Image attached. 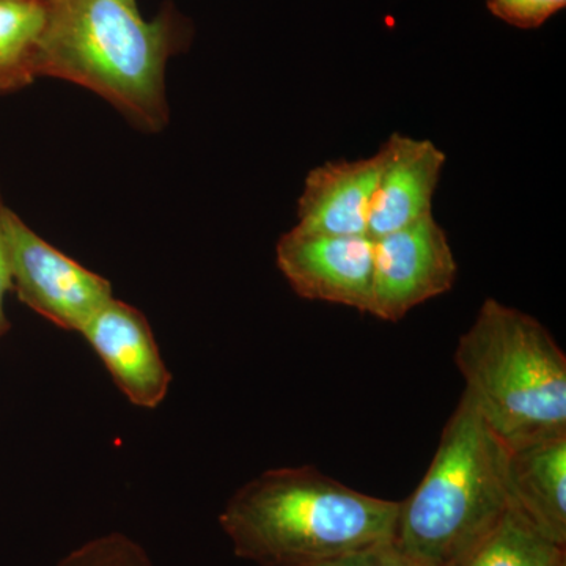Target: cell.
<instances>
[{
    "instance_id": "cell-7",
    "label": "cell",
    "mask_w": 566,
    "mask_h": 566,
    "mask_svg": "<svg viewBox=\"0 0 566 566\" xmlns=\"http://www.w3.org/2000/svg\"><path fill=\"white\" fill-rule=\"evenodd\" d=\"M275 260L303 300L370 311L375 241L368 234L329 237L292 229L279 240Z\"/></svg>"
},
{
    "instance_id": "cell-12",
    "label": "cell",
    "mask_w": 566,
    "mask_h": 566,
    "mask_svg": "<svg viewBox=\"0 0 566 566\" xmlns=\"http://www.w3.org/2000/svg\"><path fill=\"white\" fill-rule=\"evenodd\" d=\"M457 566H566V546L510 505L499 523Z\"/></svg>"
},
{
    "instance_id": "cell-4",
    "label": "cell",
    "mask_w": 566,
    "mask_h": 566,
    "mask_svg": "<svg viewBox=\"0 0 566 566\" xmlns=\"http://www.w3.org/2000/svg\"><path fill=\"white\" fill-rule=\"evenodd\" d=\"M455 363L464 392L506 446L566 431V357L534 316L490 297Z\"/></svg>"
},
{
    "instance_id": "cell-1",
    "label": "cell",
    "mask_w": 566,
    "mask_h": 566,
    "mask_svg": "<svg viewBox=\"0 0 566 566\" xmlns=\"http://www.w3.org/2000/svg\"><path fill=\"white\" fill-rule=\"evenodd\" d=\"M44 2L36 77H54L96 93L142 132L166 128L167 65L191 39L189 22L174 10L145 20L136 0Z\"/></svg>"
},
{
    "instance_id": "cell-14",
    "label": "cell",
    "mask_w": 566,
    "mask_h": 566,
    "mask_svg": "<svg viewBox=\"0 0 566 566\" xmlns=\"http://www.w3.org/2000/svg\"><path fill=\"white\" fill-rule=\"evenodd\" d=\"M57 566H153L144 547L123 534L92 539L63 557Z\"/></svg>"
},
{
    "instance_id": "cell-8",
    "label": "cell",
    "mask_w": 566,
    "mask_h": 566,
    "mask_svg": "<svg viewBox=\"0 0 566 566\" xmlns=\"http://www.w3.org/2000/svg\"><path fill=\"white\" fill-rule=\"evenodd\" d=\"M81 334L133 405L155 409L163 403L172 375L163 360L147 316L112 297Z\"/></svg>"
},
{
    "instance_id": "cell-15",
    "label": "cell",
    "mask_w": 566,
    "mask_h": 566,
    "mask_svg": "<svg viewBox=\"0 0 566 566\" xmlns=\"http://www.w3.org/2000/svg\"><path fill=\"white\" fill-rule=\"evenodd\" d=\"M486 7L497 20L532 31L564 10L566 0H486Z\"/></svg>"
},
{
    "instance_id": "cell-16",
    "label": "cell",
    "mask_w": 566,
    "mask_h": 566,
    "mask_svg": "<svg viewBox=\"0 0 566 566\" xmlns=\"http://www.w3.org/2000/svg\"><path fill=\"white\" fill-rule=\"evenodd\" d=\"M316 566H422L415 558L406 556L403 551L392 542L379 543V545L357 551L337 560Z\"/></svg>"
},
{
    "instance_id": "cell-10",
    "label": "cell",
    "mask_w": 566,
    "mask_h": 566,
    "mask_svg": "<svg viewBox=\"0 0 566 566\" xmlns=\"http://www.w3.org/2000/svg\"><path fill=\"white\" fill-rule=\"evenodd\" d=\"M381 153L354 161H327L307 174L297 199L294 232L352 237L367 234Z\"/></svg>"
},
{
    "instance_id": "cell-9",
    "label": "cell",
    "mask_w": 566,
    "mask_h": 566,
    "mask_svg": "<svg viewBox=\"0 0 566 566\" xmlns=\"http://www.w3.org/2000/svg\"><path fill=\"white\" fill-rule=\"evenodd\" d=\"M381 170L368 214L371 240L433 214V200L446 153L430 139L395 133L379 148Z\"/></svg>"
},
{
    "instance_id": "cell-13",
    "label": "cell",
    "mask_w": 566,
    "mask_h": 566,
    "mask_svg": "<svg viewBox=\"0 0 566 566\" xmlns=\"http://www.w3.org/2000/svg\"><path fill=\"white\" fill-rule=\"evenodd\" d=\"M44 22V0H0V93L20 91L36 80Z\"/></svg>"
},
{
    "instance_id": "cell-2",
    "label": "cell",
    "mask_w": 566,
    "mask_h": 566,
    "mask_svg": "<svg viewBox=\"0 0 566 566\" xmlns=\"http://www.w3.org/2000/svg\"><path fill=\"white\" fill-rule=\"evenodd\" d=\"M398 506L303 465L273 469L245 483L219 523L244 560L316 566L392 542Z\"/></svg>"
},
{
    "instance_id": "cell-6",
    "label": "cell",
    "mask_w": 566,
    "mask_h": 566,
    "mask_svg": "<svg viewBox=\"0 0 566 566\" xmlns=\"http://www.w3.org/2000/svg\"><path fill=\"white\" fill-rule=\"evenodd\" d=\"M374 241V286L368 315L382 322H400L417 305L450 292L455 285V255L434 214Z\"/></svg>"
},
{
    "instance_id": "cell-17",
    "label": "cell",
    "mask_w": 566,
    "mask_h": 566,
    "mask_svg": "<svg viewBox=\"0 0 566 566\" xmlns=\"http://www.w3.org/2000/svg\"><path fill=\"white\" fill-rule=\"evenodd\" d=\"M6 211L7 207L0 193V337L9 333L10 322L6 314V296L11 292V271L9 245L6 234Z\"/></svg>"
},
{
    "instance_id": "cell-5",
    "label": "cell",
    "mask_w": 566,
    "mask_h": 566,
    "mask_svg": "<svg viewBox=\"0 0 566 566\" xmlns=\"http://www.w3.org/2000/svg\"><path fill=\"white\" fill-rule=\"evenodd\" d=\"M11 290L21 303L65 331L81 333L109 303L111 282L55 249L7 208Z\"/></svg>"
},
{
    "instance_id": "cell-11",
    "label": "cell",
    "mask_w": 566,
    "mask_h": 566,
    "mask_svg": "<svg viewBox=\"0 0 566 566\" xmlns=\"http://www.w3.org/2000/svg\"><path fill=\"white\" fill-rule=\"evenodd\" d=\"M505 482L510 505L566 546V431L506 446Z\"/></svg>"
},
{
    "instance_id": "cell-3",
    "label": "cell",
    "mask_w": 566,
    "mask_h": 566,
    "mask_svg": "<svg viewBox=\"0 0 566 566\" xmlns=\"http://www.w3.org/2000/svg\"><path fill=\"white\" fill-rule=\"evenodd\" d=\"M506 446L463 392L430 469L398 506L394 543L422 566H457L510 506Z\"/></svg>"
}]
</instances>
